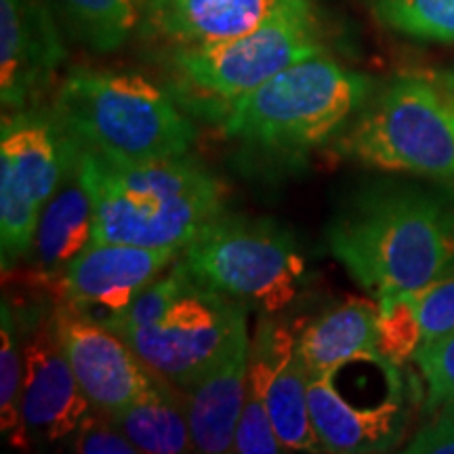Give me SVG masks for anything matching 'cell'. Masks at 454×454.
Wrapping results in <instances>:
<instances>
[{
    "label": "cell",
    "instance_id": "obj_1",
    "mask_svg": "<svg viewBox=\"0 0 454 454\" xmlns=\"http://www.w3.org/2000/svg\"><path fill=\"white\" fill-rule=\"evenodd\" d=\"M326 244L377 303L421 291L454 270V196L417 185H374L331 221Z\"/></svg>",
    "mask_w": 454,
    "mask_h": 454
},
{
    "label": "cell",
    "instance_id": "obj_2",
    "mask_svg": "<svg viewBox=\"0 0 454 454\" xmlns=\"http://www.w3.org/2000/svg\"><path fill=\"white\" fill-rule=\"evenodd\" d=\"M81 168L95 207V242L185 248L223 213L225 185L187 156L116 164L81 145Z\"/></svg>",
    "mask_w": 454,
    "mask_h": 454
},
{
    "label": "cell",
    "instance_id": "obj_3",
    "mask_svg": "<svg viewBox=\"0 0 454 454\" xmlns=\"http://www.w3.org/2000/svg\"><path fill=\"white\" fill-rule=\"evenodd\" d=\"M53 112L78 144L116 164L187 156L196 139L175 95L130 72L72 70Z\"/></svg>",
    "mask_w": 454,
    "mask_h": 454
},
{
    "label": "cell",
    "instance_id": "obj_4",
    "mask_svg": "<svg viewBox=\"0 0 454 454\" xmlns=\"http://www.w3.org/2000/svg\"><path fill=\"white\" fill-rule=\"evenodd\" d=\"M371 95V78L317 53L238 99L219 122L248 150L299 158L337 139Z\"/></svg>",
    "mask_w": 454,
    "mask_h": 454
},
{
    "label": "cell",
    "instance_id": "obj_5",
    "mask_svg": "<svg viewBox=\"0 0 454 454\" xmlns=\"http://www.w3.org/2000/svg\"><path fill=\"white\" fill-rule=\"evenodd\" d=\"M325 53L308 0H284L274 13L242 36L170 53L175 99L221 121L223 114L288 66Z\"/></svg>",
    "mask_w": 454,
    "mask_h": 454
},
{
    "label": "cell",
    "instance_id": "obj_6",
    "mask_svg": "<svg viewBox=\"0 0 454 454\" xmlns=\"http://www.w3.org/2000/svg\"><path fill=\"white\" fill-rule=\"evenodd\" d=\"M337 150L368 168L454 184V116L427 72L400 74L372 93Z\"/></svg>",
    "mask_w": 454,
    "mask_h": 454
},
{
    "label": "cell",
    "instance_id": "obj_7",
    "mask_svg": "<svg viewBox=\"0 0 454 454\" xmlns=\"http://www.w3.org/2000/svg\"><path fill=\"white\" fill-rule=\"evenodd\" d=\"M181 259L198 282L270 316L293 303L305 271L286 230L225 211L198 230Z\"/></svg>",
    "mask_w": 454,
    "mask_h": 454
},
{
    "label": "cell",
    "instance_id": "obj_8",
    "mask_svg": "<svg viewBox=\"0 0 454 454\" xmlns=\"http://www.w3.org/2000/svg\"><path fill=\"white\" fill-rule=\"evenodd\" d=\"M81 147L53 110L32 106L3 114L0 127V253L7 274L30 254L44 204Z\"/></svg>",
    "mask_w": 454,
    "mask_h": 454
},
{
    "label": "cell",
    "instance_id": "obj_9",
    "mask_svg": "<svg viewBox=\"0 0 454 454\" xmlns=\"http://www.w3.org/2000/svg\"><path fill=\"white\" fill-rule=\"evenodd\" d=\"M247 328V308L190 278L156 325L118 334L152 371L190 391Z\"/></svg>",
    "mask_w": 454,
    "mask_h": 454
},
{
    "label": "cell",
    "instance_id": "obj_10",
    "mask_svg": "<svg viewBox=\"0 0 454 454\" xmlns=\"http://www.w3.org/2000/svg\"><path fill=\"white\" fill-rule=\"evenodd\" d=\"M51 322L93 411L114 417L147 397L177 394L127 340L72 305L57 303Z\"/></svg>",
    "mask_w": 454,
    "mask_h": 454
},
{
    "label": "cell",
    "instance_id": "obj_11",
    "mask_svg": "<svg viewBox=\"0 0 454 454\" xmlns=\"http://www.w3.org/2000/svg\"><path fill=\"white\" fill-rule=\"evenodd\" d=\"M61 26L47 0H0V101L38 106L66 61Z\"/></svg>",
    "mask_w": 454,
    "mask_h": 454
},
{
    "label": "cell",
    "instance_id": "obj_12",
    "mask_svg": "<svg viewBox=\"0 0 454 454\" xmlns=\"http://www.w3.org/2000/svg\"><path fill=\"white\" fill-rule=\"evenodd\" d=\"M181 248H152L121 242H93L67 268L59 301L98 322H107L133 303L177 259Z\"/></svg>",
    "mask_w": 454,
    "mask_h": 454
},
{
    "label": "cell",
    "instance_id": "obj_13",
    "mask_svg": "<svg viewBox=\"0 0 454 454\" xmlns=\"http://www.w3.org/2000/svg\"><path fill=\"white\" fill-rule=\"evenodd\" d=\"M21 349V419L27 442L53 444L70 438L90 411V402L55 337L51 316L34 320Z\"/></svg>",
    "mask_w": 454,
    "mask_h": 454
},
{
    "label": "cell",
    "instance_id": "obj_14",
    "mask_svg": "<svg viewBox=\"0 0 454 454\" xmlns=\"http://www.w3.org/2000/svg\"><path fill=\"white\" fill-rule=\"evenodd\" d=\"M95 242L93 196L81 168V147L67 164L64 179L44 204L27 261L34 282L51 297H59L66 271Z\"/></svg>",
    "mask_w": 454,
    "mask_h": 454
},
{
    "label": "cell",
    "instance_id": "obj_15",
    "mask_svg": "<svg viewBox=\"0 0 454 454\" xmlns=\"http://www.w3.org/2000/svg\"><path fill=\"white\" fill-rule=\"evenodd\" d=\"M308 395L322 452H387L404 440L408 427L404 397L379 406L351 404L339 394L328 374L309 377Z\"/></svg>",
    "mask_w": 454,
    "mask_h": 454
},
{
    "label": "cell",
    "instance_id": "obj_16",
    "mask_svg": "<svg viewBox=\"0 0 454 454\" xmlns=\"http://www.w3.org/2000/svg\"><path fill=\"white\" fill-rule=\"evenodd\" d=\"M251 339L248 326L231 339L223 356L190 391H185L187 421L196 452H231L244 397H247Z\"/></svg>",
    "mask_w": 454,
    "mask_h": 454
},
{
    "label": "cell",
    "instance_id": "obj_17",
    "mask_svg": "<svg viewBox=\"0 0 454 454\" xmlns=\"http://www.w3.org/2000/svg\"><path fill=\"white\" fill-rule=\"evenodd\" d=\"M282 3L284 0H147L144 26L175 47H200L254 30Z\"/></svg>",
    "mask_w": 454,
    "mask_h": 454
},
{
    "label": "cell",
    "instance_id": "obj_18",
    "mask_svg": "<svg viewBox=\"0 0 454 454\" xmlns=\"http://www.w3.org/2000/svg\"><path fill=\"white\" fill-rule=\"evenodd\" d=\"M454 333V270L421 291L379 301V351L404 364L417 351Z\"/></svg>",
    "mask_w": 454,
    "mask_h": 454
},
{
    "label": "cell",
    "instance_id": "obj_19",
    "mask_svg": "<svg viewBox=\"0 0 454 454\" xmlns=\"http://www.w3.org/2000/svg\"><path fill=\"white\" fill-rule=\"evenodd\" d=\"M297 354L309 377L331 372L356 357L379 354V303L349 299L334 305L301 333Z\"/></svg>",
    "mask_w": 454,
    "mask_h": 454
},
{
    "label": "cell",
    "instance_id": "obj_20",
    "mask_svg": "<svg viewBox=\"0 0 454 454\" xmlns=\"http://www.w3.org/2000/svg\"><path fill=\"white\" fill-rule=\"evenodd\" d=\"M59 26L98 53L121 49L144 26L147 0H47Z\"/></svg>",
    "mask_w": 454,
    "mask_h": 454
},
{
    "label": "cell",
    "instance_id": "obj_21",
    "mask_svg": "<svg viewBox=\"0 0 454 454\" xmlns=\"http://www.w3.org/2000/svg\"><path fill=\"white\" fill-rule=\"evenodd\" d=\"M122 434L147 454H179L194 450L184 395H156L141 400L110 417Z\"/></svg>",
    "mask_w": 454,
    "mask_h": 454
},
{
    "label": "cell",
    "instance_id": "obj_22",
    "mask_svg": "<svg viewBox=\"0 0 454 454\" xmlns=\"http://www.w3.org/2000/svg\"><path fill=\"white\" fill-rule=\"evenodd\" d=\"M308 387L309 372L294 351V356L274 377L268 394L270 419L284 450L322 452L311 421Z\"/></svg>",
    "mask_w": 454,
    "mask_h": 454
},
{
    "label": "cell",
    "instance_id": "obj_23",
    "mask_svg": "<svg viewBox=\"0 0 454 454\" xmlns=\"http://www.w3.org/2000/svg\"><path fill=\"white\" fill-rule=\"evenodd\" d=\"M21 385H24V349L20 351V326L9 299L0 305V423L11 446L27 448L21 419Z\"/></svg>",
    "mask_w": 454,
    "mask_h": 454
},
{
    "label": "cell",
    "instance_id": "obj_24",
    "mask_svg": "<svg viewBox=\"0 0 454 454\" xmlns=\"http://www.w3.org/2000/svg\"><path fill=\"white\" fill-rule=\"evenodd\" d=\"M372 13L402 36L454 44V0H372Z\"/></svg>",
    "mask_w": 454,
    "mask_h": 454
},
{
    "label": "cell",
    "instance_id": "obj_25",
    "mask_svg": "<svg viewBox=\"0 0 454 454\" xmlns=\"http://www.w3.org/2000/svg\"><path fill=\"white\" fill-rule=\"evenodd\" d=\"M425 385L429 408L454 400V333L425 345L414 356Z\"/></svg>",
    "mask_w": 454,
    "mask_h": 454
},
{
    "label": "cell",
    "instance_id": "obj_26",
    "mask_svg": "<svg viewBox=\"0 0 454 454\" xmlns=\"http://www.w3.org/2000/svg\"><path fill=\"white\" fill-rule=\"evenodd\" d=\"M238 454H276L284 452V446L271 425L268 402H254L244 397L240 421H238L234 446Z\"/></svg>",
    "mask_w": 454,
    "mask_h": 454
},
{
    "label": "cell",
    "instance_id": "obj_27",
    "mask_svg": "<svg viewBox=\"0 0 454 454\" xmlns=\"http://www.w3.org/2000/svg\"><path fill=\"white\" fill-rule=\"evenodd\" d=\"M93 411V408H90ZM87 412L74 431L72 450L82 454H137V446L104 412Z\"/></svg>",
    "mask_w": 454,
    "mask_h": 454
},
{
    "label": "cell",
    "instance_id": "obj_28",
    "mask_svg": "<svg viewBox=\"0 0 454 454\" xmlns=\"http://www.w3.org/2000/svg\"><path fill=\"white\" fill-rule=\"evenodd\" d=\"M427 414V423L414 434L406 452L454 454V400L429 408Z\"/></svg>",
    "mask_w": 454,
    "mask_h": 454
},
{
    "label": "cell",
    "instance_id": "obj_29",
    "mask_svg": "<svg viewBox=\"0 0 454 454\" xmlns=\"http://www.w3.org/2000/svg\"><path fill=\"white\" fill-rule=\"evenodd\" d=\"M431 81L438 84L442 98H444L448 110L454 116V70H438V72H427Z\"/></svg>",
    "mask_w": 454,
    "mask_h": 454
}]
</instances>
